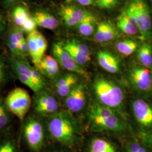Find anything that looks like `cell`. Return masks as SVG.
<instances>
[{"label": "cell", "mask_w": 152, "mask_h": 152, "mask_svg": "<svg viewBox=\"0 0 152 152\" xmlns=\"http://www.w3.org/2000/svg\"><path fill=\"white\" fill-rule=\"evenodd\" d=\"M10 123V112L6 105L5 99L0 98V132L5 130Z\"/></svg>", "instance_id": "obj_26"}, {"label": "cell", "mask_w": 152, "mask_h": 152, "mask_svg": "<svg viewBox=\"0 0 152 152\" xmlns=\"http://www.w3.org/2000/svg\"><path fill=\"white\" fill-rule=\"evenodd\" d=\"M76 1L80 5L85 6L91 5L95 2V0H76Z\"/></svg>", "instance_id": "obj_36"}, {"label": "cell", "mask_w": 152, "mask_h": 152, "mask_svg": "<svg viewBox=\"0 0 152 152\" xmlns=\"http://www.w3.org/2000/svg\"><path fill=\"white\" fill-rule=\"evenodd\" d=\"M125 10L135 19L141 39H152V15L145 0H130Z\"/></svg>", "instance_id": "obj_3"}, {"label": "cell", "mask_w": 152, "mask_h": 152, "mask_svg": "<svg viewBox=\"0 0 152 152\" xmlns=\"http://www.w3.org/2000/svg\"><path fill=\"white\" fill-rule=\"evenodd\" d=\"M23 122V136L28 146L33 152H39L44 146L45 139L42 124L32 114L27 116Z\"/></svg>", "instance_id": "obj_5"}, {"label": "cell", "mask_w": 152, "mask_h": 152, "mask_svg": "<svg viewBox=\"0 0 152 152\" xmlns=\"http://www.w3.org/2000/svg\"><path fill=\"white\" fill-rule=\"evenodd\" d=\"M63 46L65 50L69 52L74 59L76 60V62L81 66L86 65L91 59L90 58H88L82 54L80 52H79L75 47L71 45L69 41H66L65 44H63Z\"/></svg>", "instance_id": "obj_27"}, {"label": "cell", "mask_w": 152, "mask_h": 152, "mask_svg": "<svg viewBox=\"0 0 152 152\" xmlns=\"http://www.w3.org/2000/svg\"><path fill=\"white\" fill-rule=\"evenodd\" d=\"M90 152H115L114 147L109 141L100 138L92 140L90 148Z\"/></svg>", "instance_id": "obj_25"}, {"label": "cell", "mask_w": 152, "mask_h": 152, "mask_svg": "<svg viewBox=\"0 0 152 152\" xmlns=\"http://www.w3.org/2000/svg\"><path fill=\"white\" fill-rule=\"evenodd\" d=\"M12 18L17 27L28 34L36 30L37 24L33 16H31L27 9L22 6H18L12 11Z\"/></svg>", "instance_id": "obj_13"}, {"label": "cell", "mask_w": 152, "mask_h": 152, "mask_svg": "<svg viewBox=\"0 0 152 152\" xmlns=\"http://www.w3.org/2000/svg\"><path fill=\"white\" fill-rule=\"evenodd\" d=\"M117 114L116 110L101 104H93L88 110V117L91 121Z\"/></svg>", "instance_id": "obj_22"}, {"label": "cell", "mask_w": 152, "mask_h": 152, "mask_svg": "<svg viewBox=\"0 0 152 152\" xmlns=\"http://www.w3.org/2000/svg\"><path fill=\"white\" fill-rule=\"evenodd\" d=\"M137 58L139 62L145 68L152 66V45L145 42L137 50Z\"/></svg>", "instance_id": "obj_23"}, {"label": "cell", "mask_w": 152, "mask_h": 152, "mask_svg": "<svg viewBox=\"0 0 152 152\" xmlns=\"http://www.w3.org/2000/svg\"><path fill=\"white\" fill-rule=\"evenodd\" d=\"M142 147L140 144L137 142H132L128 148L127 152H139Z\"/></svg>", "instance_id": "obj_34"}, {"label": "cell", "mask_w": 152, "mask_h": 152, "mask_svg": "<svg viewBox=\"0 0 152 152\" xmlns=\"http://www.w3.org/2000/svg\"><path fill=\"white\" fill-rule=\"evenodd\" d=\"M86 103L85 88L83 83H77L65 98V105L69 112L76 113L84 108Z\"/></svg>", "instance_id": "obj_10"}, {"label": "cell", "mask_w": 152, "mask_h": 152, "mask_svg": "<svg viewBox=\"0 0 152 152\" xmlns=\"http://www.w3.org/2000/svg\"><path fill=\"white\" fill-rule=\"evenodd\" d=\"M5 102L10 113L23 122L32 107V99L26 90L16 87L9 92Z\"/></svg>", "instance_id": "obj_4"}, {"label": "cell", "mask_w": 152, "mask_h": 152, "mask_svg": "<svg viewBox=\"0 0 152 152\" xmlns=\"http://www.w3.org/2000/svg\"><path fill=\"white\" fill-rule=\"evenodd\" d=\"M117 25L121 32L128 36H135L140 33L135 19L125 10L118 16Z\"/></svg>", "instance_id": "obj_19"}, {"label": "cell", "mask_w": 152, "mask_h": 152, "mask_svg": "<svg viewBox=\"0 0 152 152\" xmlns=\"http://www.w3.org/2000/svg\"><path fill=\"white\" fill-rule=\"evenodd\" d=\"M6 82V72L4 63L0 59V88Z\"/></svg>", "instance_id": "obj_33"}, {"label": "cell", "mask_w": 152, "mask_h": 152, "mask_svg": "<svg viewBox=\"0 0 152 152\" xmlns=\"http://www.w3.org/2000/svg\"><path fill=\"white\" fill-rule=\"evenodd\" d=\"M116 28L110 22H101L98 24L94 35V39L98 43L110 41L117 37Z\"/></svg>", "instance_id": "obj_17"}, {"label": "cell", "mask_w": 152, "mask_h": 152, "mask_svg": "<svg viewBox=\"0 0 152 152\" xmlns=\"http://www.w3.org/2000/svg\"><path fill=\"white\" fill-rule=\"evenodd\" d=\"M26 41L28 54L35 67H36L45 55V53L48 48L47 40L41 33L35 30L28 34Z\"/></svg>", "instance_id": "obj_8"}, {"label": "cell", "mask_w": 152, "mask_h": 152, "mask_svg": "<svg viewBox=\"0 0 152 152\" xmlns=\"http://www.w3.org/2000/svg\"><path fill=\"white\" fill-rule=\"evenodd\" d=\"M120 0H95L99 8L102 9H110L115 7Z\"/></svg>", "instance_id": "obj_31"}, {"label": "cell", "mask_w": 152, "mask_h": 152, "mask_svg": "<svg viewBox=\"0 0 152 152\" xmlns=\"http://www.w3.org/2000/svg\"><path fill=\"white\" fill-rule=\"evenodd\" d=\"M32 107L39 116H50L59 111V103L54 95L44 88L34 93Z\"/></svg>", "instance_id": "obj_6"}, {"label": "cell", "mask_w": 152, "mask_h": 152, "mask_svg": "<svg viewBox=\"0 0 152 152\" xmlns=\"http://www.w3.org/2000/svg\"><path fill=\"white\" fill-rule=\"evenodd\" d=\"M142 137L144 141L152 148V132L143 134Z\"/></svg>", "instance_id": "obj_35"}, {"label": "cell", "mask_w": 152, "mask_h": 152, "mask_svg": "<svg viewBox=\"0 0 152 152\" xmlns=\"http://www.w3.org/2000/svg\"><path fill=\"white\" fill-rule=\"evenodd\" d=\"M60 12H64L71 16L77 25L86 20L96 19L95 17L89 11L75 6H64L61 8Z\"/></svg>", "instance_id": "obj_20"}, {"label": "cell", "mask_w": 152, "mask_h": 152, "mask_svg": "<svg viewBox=\"0 0 152 152\" xmlns=\"http://www.w3.org/2000/svg\"><path fill=\"white\" fill-rule=\"evenodd\" d=\"M151 75H152V71H151Z\"/></svg>", "instance_id": "obj_40"}, {"label": "cell", "mask_w": 152, "mask_h": 152, "mask_svg": "<svg viewBox=\"0 0 152 152\" xmlns=\"http://www.w3.org/2000/svg\"></svg>", "instance_id": "obj_42"}, {"label": "cell", "mask_w": 152, "mask_h": 152, "mask_svg": "<svg viewBox=\"0 0 152 152\" xmlns=\"http://www.w3.org/2000/svg\"><path fill=\"white\" fill-rule=\"evenodd\" d=\"M150 1H151V4H152V0H150Z\"/></svg>", "instance_id": "obj_41"}, {"label": "cell", "mask_w": 152, "mask_h": 152, "mask_svg": "<svg viewBox=\"0 0 152 152\" xmlns=\"http://www.w3.org/2000/svg\"><path fill=\"white\" fill-rule=\"evenodd\" d=\"M98 130L108 131H121L125 130L126 125L117 114L91 121Z\"/></svg>", "instance_id": "obj_15"}, {"label": "cell", "mask_w": 152, "mask_h": 152, "mask_svg": "<svg viewBox=\"0 0 152 152\" xmlns=\"http://www.w3.org/2000/svg\"><path fill=\"white\" fill-rule=\"evenodd\" d=\"M48 129L55 140L64 145L69 146L75 141L77 125L67 112L58 111L49 116Z\"/></svg>", "instance_id": "obj_1"}, {"label": "cell", "mask_w": 152, "mask_h": 152, "mask_svg": "<svg viewBox=\"0 0 152 152\" xmlns=\"http://www.w3.org/2000/svg\"><path fill=\"white\" fill-rule=\"evenodd\" d=\"M33 18L37 26L48 29H55L59 26L58 19L51 14L45 11H39L35 12Z\"/></svg>", "instance_id": "obj_21"}, {"label": "cell", "mask_w": 152, "mask_h": 152, "mask_svg": "<svg viewBox=\"0 0 152 152\" xmlns=\"http://www.w3.org/2000/svg\"><path fill=\"white\" fill-rule=\"evenodd\" d=\"M129 78L132 85L139 91L148 92L152 88L151 72L145 67H135L131 70Z\"/></svg>", "instance_id": "obj_11"}, {"label": "cell", "mask_w": 152, "mask_h": 152, "mask_svg": "<svg viewBox=\"0 0 152 152\" xmlns=\"http://www.w3.org/2000/svg\"><path fill=\"white\" fill-rule=\"evenodd\" d=\"M96 19L86 20L77 25L78 33L83 36L90 37L95 32Z\"/></svg>", "instance_id": "obj_28"}, {"label": "cell", "mask_w": 152, "mask_h": 152, "mask_svg": "<svg viewBox=\"0 0 152 152\" xmlns=\"http://www.w3.org/2000/svg\"><path fill=\"white\" fill-rule=\"evenodd\" d=\"M99 65L110 73H118L120 71V61L112 54L107 51H100L97 54Z\"/></svg>", "instance_id": "obj_18"}, {"label": "cell", "mask_w": 152, "mask_h": 152, "mask_svg": "<svg viewBox=\"0 0 152 152\" xmlns=\"http://www.w3.org/2000/svg\"><path fill=\"white\" fill-rule=\"evenodd\" d=\"M77 76L73 73L58 77L55 82V91L58 96L65 99L77 84Z\"/></svg>", "instance_id": "obj_14"}, {"label": "cell", "mask_w": 152, "mask_h": 152, "mask_svg": "<svg viewBox=\"0 0 152 152\" xmlns=\"http://www.w3.org/2000/svg\"><path fill=\"white\" fill-rule=\"evenodd\" d=\"M69 42L79 52H80L82 54L91 59V56H90L91 53H90V49L88 48V47L86 44H83L81 42H80L77 40H75V39H72L71 41H69Z\"/></svg>", "instance_id": "obj_30"}, {"label": "cell", "mask_w": 152, "mask_h": 152, "mask_svg": "<svg viewBox=\"0 0 152 152\" xmlns=\"http://www.w3.org/2000/svg\"><path fill=\"white\" fill-rule=\"evenodd\" d=\"M6 5L7 6H12L17 3L19 0H4Z\"/></svg>", "instance_id": "obj_37"}, {"label": "cell", "mask_w": 152, "mask_h": 152, "mask_svg": "<svg viewBox=\"0 0 152 152\" xmlns=\"http://www.w3.org/2000/svg\"><path fill=\"white\" fill-rule=\"evenodd\" d=\"M93 88L100 104L115 110L123 104L125 99L124 91L113 82L98 78L94 82Z\"/></svg>", "instance_id": "obj_2"}, {"label": "cell", "mask_w": 152, "mask_h": 152, "mask_svg": "<svg viewBox=\"0 0 152 152\" xmlns=\"http://www.w3.org/2000/svg\"><path fill=\"white\" fill-rule=\"evenodd\" d=\"M0 152H17L15 140L11 138H6L0 142Z\"/></svg>", "instance_id": "obj_29"}, {"label": "cell", "mask_w": 152, "mask_h": 152, "mask_svg": "<svg viewBox=\"0 0 152 152\" xmlns=\"http://www.w3.org/2000/svg\"><path fill=\"white\" fill-rule=\"evenodd\" d=\"M5 28V23L2 18L0 16V34L2 32Z\"/></svg>", "instance_id": "obj_38"}, {"label": "cell", "mask_w": 152, "mask_h": 152, "mask_svg": "<svg viewBox=\"0 0 152 152\" xmlns=\"http://www.w3.org/2000/svg\"><path fill=\"white\" fill-rule=\"evenodd\" d=\"M139 152H147V150L145 149V148H144V147H142L141 148V149H140V151H139Z\"/></svg>", "instance_id": "obj_39"}, {"label": "cell", "mask_w": 152, "mask_h": 152, "mask_svg": "<svg viewBox=\"0 0 152 152\" xmlns=\"http://www.w3.org/2000/svg\"><path fill=\"white\" fill-rule=\"evenodd\" d=\"M132 111L137 122L144 127H152V105L141 99L132 103Z\"/></svg>", "instance_id": "obj_12"}, {"label": "cell", "mask_w": 152, "mask_h": 152, "mask_svg": "<svg viewBox=\"0 0 152 152\" xmlns=\"http://www.w3.org/2000/svg\"><path fill=\"white\" fill-rule=\"evenodd\" d=\"M13 73H19L32 80L40 90L45 88V81L43 75L35 67H33L24 58L14 57L11 62Z\"/></svg>", "instance_id": "obj_9"}, {"label": "cell", "mask_w": 152, "mask_h": 152, "mask_svg": "<svg viewBox=\"0 0 152 152\" xmlns=\"http://www.w3.org/2000/svg\"><path fill=\"white\" fill-rule=\"evenodd\" d=\"M36 68L44 77L51 80H56L60 72L58 62L54 56L49 55H45Z\"/></svg>", "instance_id": "obj_16"}, {"label": "cell", "mask_w": 152, "mask_h": 152, "mask_svg": "<svg viewBox=\"0 0 152 152\" xmlns=\"http://www.w3.org/2000/svg\"><path fill=\"white\" fill-rule=\"evenodd\" d=\"M116 49L121 54L128 56L132 54L138 49V43L131 39H125L116 44Z\"/></svg>", "instance_id": "obj_24"}, {"label": "cell", "mask_w": 152, "mask_h": 152, "mask_svg": "<svg viewBox=\"0 0 152 152\" xmlns=\"http://www.w3.org/2000/svg\"><path fill=\"white\" fill-rule=\"evenodd\" d=\"M52 52L55 59L64 69L71 73L87 76V72L76 62L69 52L65 50L63 44L56 42L53 44Z\"/></svg>", "instance_id": "obj_7"}, {"label": "cell", "mask_w": 152, "mask_h": 152, "mask_svg": "<svg viewBox=\"0 0 152 152\" xmlns=\"http://www.w3.org/2000/svg\"><path fill=\"white\" fill-rule=\"evenodd\" d=\"M60 14L61 18H63L64 22L65 23V25L68 27H74L75 26H77V24L76 22L71 18V16H69L66 14L64 12H60Z\"/></svg>", "instance_id": "obj_32"}]
</instances>
